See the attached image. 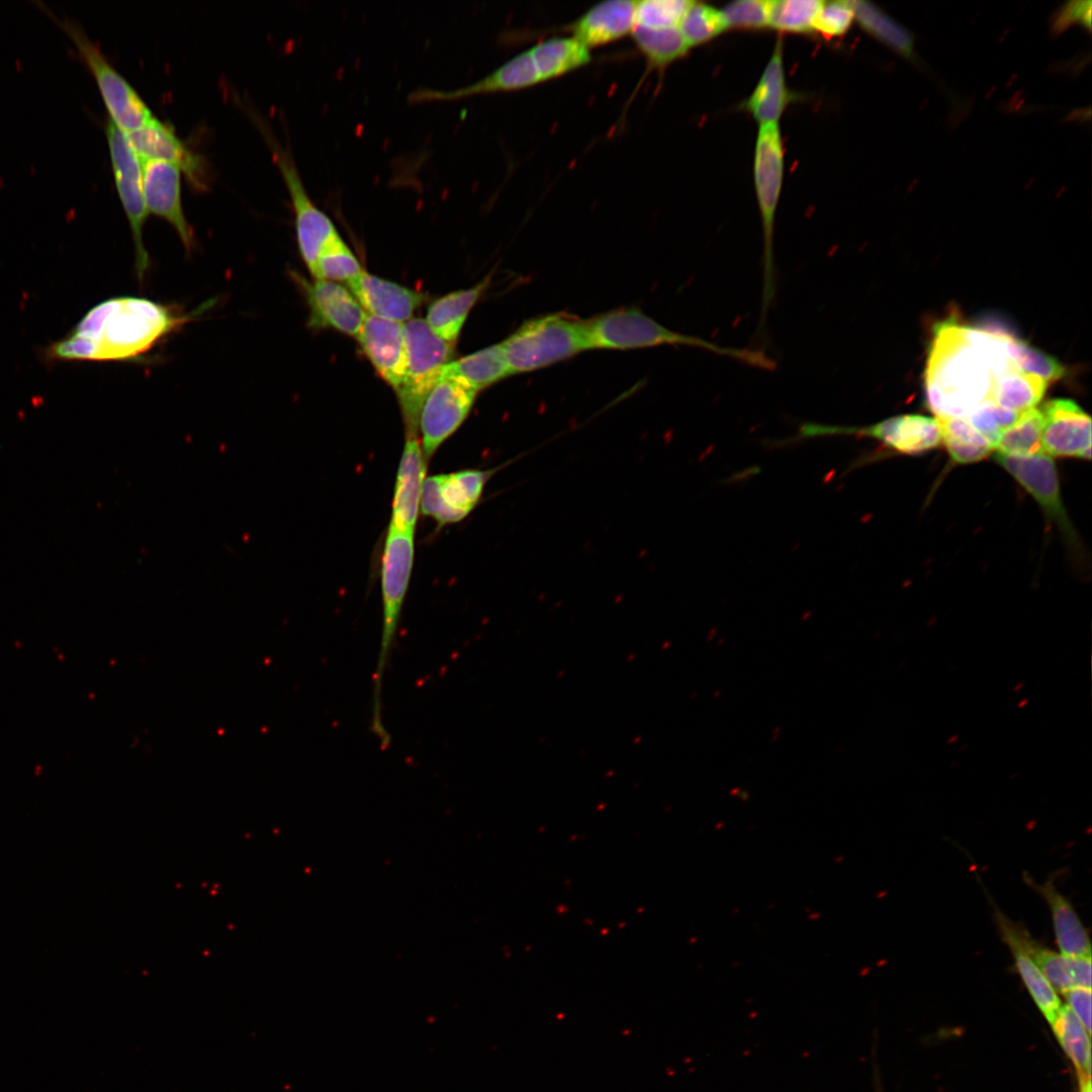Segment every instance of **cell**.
Instances as JSON below:
<instances>
[{
  "instance_id": "39",
  "label": "cell",
  "mask_w": 1092,
  "mask_h": 1092,
  "mask_svg": "<svg viewBox=\"0 0 1092 1092\" xmlns=\"http://www.w3.org/2000/svg\"><path fill=\"white\" fill-rule=\"evenodd\" d=\"M1021 942L1035 965L1057 991L1062 993L1075 987L1071 975L1069 957L1058 953L1034 940L1022 927Z\"/></svg>"
},
{
  "instance_id": "10",
  "label": "cell",
  "mask_w": 1092,
  "mask_h": 1092,
  "mask_svg": "<svg viewBox=\"0 0 1092 1092\" xmlns=\"http://www.w3.org/2000/svg\"><path fill=\"white\" fill-rule=\"evenodd\" d=\"M833 436L873 438L903 454L922 453L935 448L941 442L935 419L920 415H902L863 427L803 423L794 437L775 441L774 444L788 445Z\"/></svg>"
},
{
  "instance_id": "37",
  "label": "cell",
  "mask_w": 1092,
  "mask_h": 1092,
  "mask_svg": "<svg viewBox=\"0 0 1092 1092\" xmlns=\"http://www.w3.org/2000/svg\"><path fill=\"white\" fill-rule=\"evenodd\" d=\"M678 28L689 47L692 48L716 37L727 28V24L719 9L692 1Z\"/></svg>"
},
{
  "instance_id": "22",
  "label": "cell",
  "mask_w": 1092,
  "mask_h": 1092,
  "mask_svg": "<svg viewBox=\"0 0 1092 1092\" xmlns=\"http://www.w3.org/2000/svg\"><path fill=\"white\" fill-rule=\"evenodd\" d=\"M634 0L600 2L568 27L572 37L588 50L609 44L631 33L635 24Z\"/></svg>"
},
{
  "instance_id": "48",
  "label": "cell",
  "mask_w": 1092,
  "mask_h": 1092,
  "mask_svg": "<svg viewBox=\"0 0 1092 1092\" xmlns=\"http://www.w3.org/2000/svg\"><path fill=\"white\" fill-rule=\"evenodd\" d=\"M1080 1092H1092L1091 1090V1078L1089 1076L1079 1077Z\"/></svg>"
},
{
  "instance_id": "16",
  "label": "cell",
  "mask_w": 1092,
  "mask_h": 1092,
  "mask_svg": "<svg viewBox=\"0 0 1092 1092\" xmlns=\"http://www.w3.org/2000/svg\"><path fill=\"white\" fill-rule=\"evenodd\" d=\"M994 458L1035 498L1068 540L1076 543V534L1061 497L1057 468L1051 457L1044 453L1012 456L996 452Z\"/></svg>"
},
{
  "instance_id": "1",
  "label": "cell",
  "mask_w": 1092,
  "mask_h": 1092,
  "mask_svg": "<svg viewBox=\"0 0 1092 1092\" xmlns=\"http://www.w3.org/2000/svg\"><path fill=\"white\" fill-rule=\"evenodd\" d=\"M934 332L924 378L927 405L936 418L966 417L990 399L997 377L1017 368L1007 352L1008 332L954 321L938 324Z\"/></svg>"
},
{
  "instance_id": "44",
  "label": "cell",
  "mask_w": 1092,
  "mask_h": 1092,
  "mask_svg": "<svg viewBox=\"0 0 1092 1092\" xmlns=\"http://www.w3.org/2000/svg\"><path fill=\"white\" fill-rule=\"evenodd\" d=\"M854 19L851 1H829L822 5L814 20L813 30L826 37L840 36Z\"/></svg>"
},
{
  "instance_id": "31",
  "label": "cell",
  "mask_w": 1092,
  "mask_h": 1092,
  "mask_svg": "<svg viewBox=\"0 0 1092 1092\" xmlns=\"http://www.w3.org/2000/svg\"><path fill=\"white\" fill-rule=\"evenodd\" d=\"M941 442L951 459L966 464L985 459L993 450L990 442L982 436L966 418H936Z\"/></svg>"
},
{
  "instance_id": "33",
  "label": "cell",
  "mask_w": 1092,
  "mask_h": 1092,
  "mask_svg": "<svg viewBox=\"0 0 1092 1092\" xmlns=\"http://www.w3.org/2000/svg\"><path fill=\"white\" fill-rule=\"evenodd\" d=\"M631 34L649 67L662 70L691 49L678 27L645 28L634 25Z\"/></svg>"
},
{
  "instance_id": "45",
  "label": "cell",
  "mask_w": 1092,
  "mask_h": 1092,
  "mask_svg": "<svg viewBox=\"0 0 1092 1092\" xmlns=\"http://www.w3.org/2000/svg\"><path fill=\"white\" fill-rule=\"evenodd\" d=\"M1091 9L1092 2L1090 0H1073L1067 2L1059 8L1053 16L1051 25L1053 33H1061L1076 22H1079L1087 29H1090Z\"/></svg>"
},
{
  "instance_id": "34",
  "label": "cell",
  "mask_w": 1092,
  "mask_h": 1092,
  "mask_svg": "<svg viewBox=\"0 0 1092 1092\" xmlns=\"http://www.w3.org/2000/svg\"><path fill=\"white\" fill-rule=\"evenodd\" d=\"M1042 416L1035 407L1020 414L1018 419L1000 436L995 449L998 453L1012 456L1042 454Z\"/></svg>"
},
{
  "instance_id": "7",
  "label": "cell",
  "mask_w": 1092,
  "mask_h": 1092,
  "mask_svg": "<svg viewBox=\"0 0 1092 1092\" xmlns=\"http://www.w3.org/2000/svg\"><path fill=\"white\" fill-rule=\"evenodd\" d=\"M403 334L407 369L405 381L396 394L406 436L418 437L421 406L439 380L443 366L452 360L454 344L437 336L424 318L416 317L405 322Z\"/></svg>"
},
{
  "instance_id": "13",
  "label": "cell",
  "mask_w": 1092,
  "mask_h": 1092,
  "mask_svg": "<svg viewBox=\"0 0 1092 1092\" xmlns=\"http://www.w3.org/2000/svg\"><path fill=\"white\" fill-rule=\"evenodd\" d=\"M491 473L466 469L425 478L420 510L439 526L464 519L477 505Z\"/></svg>"
},
{
  "instance_id": "3",
  "label": "cell",
  "mask_w": 1092,
  "mask_h": 1092,
  "mask_svg": "<svg viewBox=\"0 0 1092 1092\" xmlns=\"http://www.w3.org/2000/svg\"><path fill=\"white\" fill-rule=\"evenodd\" d=\"M588 349H634L659 345L700 348L745 363L774 370L777 363L763 351L719 346L703 338L671 331L636 308H620L585 321Z\"/></svg>"
},
{
  "instance_id": "8",
  "label": "cell",
  "mask_w": 1092,
  "mask_h": 1092,
  "mask_svg": "<svg viewBox=\"0 0 1092 1092\" xmlns=\"http://www.w3.org/2000/svg\"><path fill=\"white\" fill-rule=\"evenodd\" d=\"M47 13L62 27L75 43L77 51L93 74L110 120L124 132L144 125L154 115L131 84L114 68L97 42L74 19L57 17L49 8Z\"/></svg>"
},
{
  "instance_id": "42",
  "label": "cell",
  "mask_w": 1092,
  "mask_h": 1092,
  "mask_svg": "<svg viewBox=\"0 0 1092 1092\" xmlns=\"http://www.w3.org/2000/svg\"><path fill=\"white\" fill-rule=\"evenodd\" d=\"M1019 416V413L1002 407L989 399L981 403L964 418H966L995 449L1001 434L1010 427Z\"/></svg>"
},
{
  "instance_id": "26",
  "label": "cell",
  "mask_w": 1092,
  "mask_h": 1092,
  "mask_svg": "<svg viewBox=\"0 0 1092 1092\" xmlns=\"http://www.w3.org/2000/svg\"><path fill=\"white\" fill-rule=\"evenodd\" d=\"M782 41L778 39L771 57L752 94L743 107L761 124L778 123L792 94L786 85Z\"/></svg>"
},
{
  "instance_id": "46",
  "label": "cell",
  "mask_w": 1092,
  "mask_h": 1092,
  "mask_svg": "<svg viewBox=\"0 0 1092 1092\" xmlns=\"http://www.w3.org/2000/svg\"><path fill=\"white\" fill-rule=\"evenodd\" d=\"M1063 994L1069 1008L1091 1034V988L1073 987Z\"/></svg>"
},
{
  "instance_id": "24",
  "label": "cell",
  "mask_w": 1092,
  "mask_h": 1092,
  "mask_svg": "<svg viewBox=\"0 0 1092 1092\" xmlns=\"http://www.w3.org/2000/svg\"><path fill=\"white\" fill-rule=\"evenodd\" d=\"M994 915L1000 935L1012 953L1018 974L1033 1001L1052 1025L1062 1007L1057 991L1025 950L1021 942L1022 927L998 909L995 910Z\"/></svg>"
},
{
  "instance_id": "30",
  "label": "cell",
  "mask_w": 1092,
  "mask_h": 1092,
  "mask_svg": "<svg viewBox=\"0 0 1092 1092\" xmlns=\"http://www.w3.org/2000/svg\"><path fill=\"white\" fill-rule=\"evenodd\" d=\"M1048 382L1039 376L1012 369L994 382L990 399L1005 408L1023 413L1037 404L1046 389Z\"/></svg>"
},
{
  "instance_id": "29",
  "label": "cell",
  "mask_w": 1092,
  "mask_h": 1092,
  "mask_svg": "<svg viewBox=\"0 0 1092 1092\" xmlns=\"http://www.w3.org/2000/svg\"><path fill=\"white\" fill-rule=\"evenodd\" d=\"M541 82L559 78L592 61L587 48L574 37H552L529 49Z\"/></svg>"
},
{
  "instance_id": "6",
  "label": "cell",
  "mask_w": 1092,
  "mask_h": 1092,
  "mask_svg": "<svg viewBox=\"0 0 1092 1092\" xmlns=\"http://www.w3.org/2000/svg\"><path fill=\"white\" fill-rule=\"evenodd\" d=\"M502 345L511 374L536 370L588 349L585 321L567 313L538 316Z\"/></svg>"
},
{
  "instance_id": "20",
  "label": "cell",
  "mask_w": 1092,
  "mask_h": 1092,
  "mask_svg": "<svg viewBox=\"0 0 1092 1092\" xmlns=\"http://www.w3.org/2000/svg\"><path fill=\"white\" fill-rule=\"evenodd\" d=\"M538 83H541V80L528 50L514 56L475 82L447 90L418 88L408 93L407 100L412 103L448 101L473 95L522 90Z\"/></svg>"
},
{
  "instance_id": "43",
  "label": "cell",
  "mask_w": 1092,
  "mask_h": 1092,
  "mask_svg": "<svg viewBox=\"0 0 1092 1092\" xmlns=\"http://www.w3.org/2000/svg\"><path fill=\"white\" fill-rule=\"evenodd\" d=\"M771 1L738 0L721 10L727 27L761 29L769 26Z\"/></svg>"
},
{
  "instance_id": "17",
  "label": "cell",
  "mask_w": 1092,
  "mask_h": 1092,
  "mask_svg": "<svg viewBox=\"0 0 1092 1092\" xmlns=\"http://www.w3.org/2000/svg\"><path fill=\"white\" fill-rule=\"evenodd\" d=\"M143 191L148 212L166 219L178 234L187 253L193 251L195 237L181 198V170L158 159H141Z\"/></svg>"
},
{
  "instance_id": "19",
  "label": "cell",
  "mask_w": 1092,
  "mask_h": 1092,
  "mask_svg": "<svg viewBox=\"0 0 1092 1092\" xmlns=\"http://www.w3.org/2000/svg\"><path fill=\"white\" fill-rule=\"evenodd\" d=\"M357 340L381 379L397 392L407 369L403 324L366 314Z\"/></svg>"
},
{
  "instance_id": "5",
  "label": "cell",
  "mask_w": 1092,
  "mask_h": 1092,
  "mask_svg": "<svg viewBox=\"0 0 1092 1092\" xmlns=\"http://www.w3.org/2000/svg\"><path fill=\"white\" fill-rule=\"evenodd\" d=\"M754 185L762 225L763 283L758 330L763 333L769 306L777 294L774 254L775 217L784 178V148L778 123L761 124L753 162Z\"/></svg>"
},
{
  "instance_id": "14",
  "label": "cell",
  "mask_w": 1092,
  "mask_h": 1092,
  "mask_svg": "<svg viewBox=\"0 0 1092 1092\" xmlns=\"http://www.w3.org/2000/svg\"><path fill=\"white\" fill-rule=\"evenodd\" d=\"M125 133L141 159L164 160L178 166L197 190L209 186L207 161L178 138L169 122L153 116L141 127Z\"/></svg>"
},
{
  "instance_id": "38",
  "label": "cell",
  "mask_w": 1092,
  "mask_h": 1092,
  "mask_svg": "<svg viewBox=\"0 0 1092 1092\" xmlns=\"http://www.w3.org/2000/svg\"><path fill=\"white\" fill-rule=\"evenodd\" d=\"M822 2L819 0L771 1L769 26L784 32H810L813 30L814 20Z\"/></svg>"
},
{
  "instance_id": "21",
  "label": "cell",
  "mask_w": 1092,
  "mask_h": 1092,
  "mask_svg": "<svg viewBox=\"0 0 1092 1092\" xmlns=\"http://www.w3.org/2000/svg\"><path fill=\"white\" fill-rule=\"evenodd\" d=\"M347 284L367 314L392 322H407L424 301L422 292L365 270Z\"/></svg>"
},
{
  "instance_id": "35",
  "label": "cell",
  "mask_w": 1092,
  "mask_h": 1092,
  "mask_svg": "<svg viewBox=\"0 0 1092 1092\" xmlns=\"http://www.w3.org/2000/svg\"><path fill=\"white\" fill-rule=\"evenodd\" d=\"M1052 1027L1060 1044L1077 1069L1078 1076L1090 1077V1034L1068 1005L1061 1007Z\"/></svg>"
},
{
  "instance_id": "15",
  "label": "cell",
  "mask_w": 1092,
  "mask_h": 1092,
  "mask_svg": "<svg viewBox=\"0 0 1092 1092\" xmlns=\"http://www.w3.org/2000/svg\"><path fill=\"white\" fill-rule=\"evenodd\" d=\"M291 275L304 293L309 308L308 327L332 329L358 338L367 313L347 287L324 279L308 281L297 273Z\"/></svg>"
},
{
  "instance_id": "12",
  "label": "cell",
  "mask_w": 1092,
  "mask_h": 1092,
  "mask_svg": "<svg viewBox=\"0 0 1092 1092\" xmlns=\"http://www.w3.org/2000/svg\"><path fill=\"white\" fill-rule=\"evenodd\" d=\"M476 393L442 377L429 391L418 419V437L426 462L468 417Z\"/></svg>"
},
{
  "instance_id": "28",
  "label": "cell",
  "mask_w": 1092,
  "mask_h": 1092,
  "mask_svg": "<svg viewBox=\"0 0 1092 1092\" xmlns=\"http://www.w3.org/2000/svg\"><path fill=\"white\" fill-rule=\"evenodd\" d=\"M489 280L490 276H487L470 288L453 291L434 300L428 307L425 320L431 330L444 341L455 344L470 310Z\"/></svg>"
},
{
  "instance_id": "4",
  "label": "cell",
  "mask_w": 1092,
  "mask_h": 1092,
  "mask_svg": "<svg viewBox=\"0 0 1092 1092\" xmlns=\"http://www.w3.org/2000/svg\"><path fill=\"white\" fill-rule=\"evenodd\" d=\"M414 531L389 525L381 562L382 631L376 668L372 677L371 730L381 747L390 736L382 722V680L394 648L401 610L414 563Z\"/></svg>"
},
{
  "instance_id": "40",
  "label": "cell",
  "mask_w": 1092,
  "mask_h": 1092,
  "mask_svg": "<svg viewBox=\"0 0 1092 1092\" xmlns=\"http://www.w3.org/2000/svg\"><path fill=\"white\" fill-rule=\"evenodd\" d=\"M1007 352L1020 371L1039 376L1046 382L1066 375V368L1057 359L1030 347L1011 334L1007 339Z\"/></svg>"
},
{
  "instance_id": "2",
  "label": "cell",
  "mask_w": 1092,
  "mask_h": 1092,
  "mask_svg": "<svg viewBox=\"0 0 1092 1092\" xmlns=\"http://www.w3.org/2000/svg\"><path fill=\"white\" fill-rule=\"evenodd\" d=\"M177 307L140 297H116L93 307L50 355L73 360H132L187 323Z\"/></svg>"
},
{
  "instance_id": "27",
  "label": "cell",
  "mask_w": 1092,
  "mask_h": 1092,
  "mask_svg": "<svg viewBox=\"0 0 1092 1092\" xmlns=\"http://www.w3.org/2000/svg\"><path fill=\"white\" fill-rule=\"evenodd\" d=\"M511 375L502 343L451 360L440 377L449 378L476 392Z\"/></svg>"
},
{
  "instance_id": "47",
  "label": "cell",
  "mask_w": 1092,
  "mask_h": 1092,
  "mask_svg": "<svg viewBox=\"0 0 1092 1092\" xmlns=\"http://www.w3.org/2000/svg\"><path fill=\"white\" fill-rule=\"evenodd\" d=\"M1075 987L1091 988V957H1069Z\"/></svg>"
},
{
  "instance_id": "32",
  "label": "cell",
  "mask_w": 1092,
  "mask_h": 1092,
  "mask_svg": "<svg viewBox=\"0 0 1092 1092\" xmlns=\"http://www.w3.org/2000/svg\"><path fill=\"white\" fill-rule=\"evenodd\" d=\"M851 5L854 17L868 32L908 60L914 63L919 61L915 54L914 36L907 28L870 2L851 1Z\"/></svg>"
},
{
  "instance_id": "41",
  "label": "cell",
  "mask_w": 1092,
  "mask_h": 1092,
  "mask_svg": "<svg viewBox=\"0 0 1092 1092\" xmlns=\"http://www.w3.org/2000/svg\"><path fill=\"white\" fill-rule=\"evenodd\" d=\"M691 3L686 0L637 1L634 25L652 29L678 27Z\"/></svg>"
},
{
  "instance_id": "23",
  "label": "cell",
  "mask_w": 1092,
  "mask_h": 1092,
  "mask_svg": "<svg viewBox=\"0 0 1092 1092\" xmlns=\"http://www.w3.org/2000/svg\"><path fill=\"white\" fill-rule=\"evenodd\" d=\"M426 468L419 438L406 436L396 475L389 525L401 530H415Z\"/></svg>"
},
{
  "instance_id": "18",
  "label": "cell",
  "mask_w": 1092,
  "mask_h": 1092,
  "mask_svg": "<svg viewBox=\"0 0 1092 1092\" xmlns=\"http://www.w3.org/2000/svg\"><path fill=\"white\" fill-rule=\"evenodd\" d=\"M1040 413L1044 452L1056 457L1091 458V419L1075 401L1050 399Z\"/></svg>"
},
{
  "instance_id": "36",
  "label": "cell",
  "mask_w": 1092,
  "mask_h": 1092,
  "mask_svg": "<svg viewBox=\"0 0 1092 1092\" xmlns=\"http://www.w3.org/2000/svg\"><path fill=\"white\" fill-rule=\"evenodd\" d=\"M364 270L357 257L340 234L333 237L322 249L315 263L313 277L334 282H349Z\"/></svg>"
},
{
  "instance_id": "9",
  "label": "cell",
  "mask_w": 1092,
  "mask_h": 1092,
  "mask_svg": "<svg viewBox=\"0 0 1092 1092\" xmlns=\"http://www.w3.org/2000/svg\"><path fill=\"white\" fill-rule=\"evenodd\" d=\"M255 121L271 149L288 189L294 212L298 250L301 259L313 276L318 254L339 232L331 217L309 196L289 147H284L274 136L268 124L258 115Z\"/></svg>"
},
{
  "instance_id": "25",
  "label": "cell",
  "mask_w": 1092,
  "mask_h": 1092,
  "mask_svg": "<svg viewBox=\"0 0 1092 1092\" xmlns=\"http://www.w3.org/2000/svg\"><path fill=\"white\" fill-rule=\"evenodd\" d=\"M1025 881L1046 901L1054 924L1056 940L1063 956L1091 957L1089 935L1070 901L1058 891L1053 881L1037 884L1025 876Z\"/></svg>"
},
{
  "instance_id": "11",
  "label": "cell",
  "mask_w": 1092,
  "mask_h": 1092,
  "mask_svg": "<svg viewBox=\"0 0 1092 1092\" xmlns=\"http://www.w3.org/2000/svg\"><path fill=\"white\" fill-rule=\"evenodd\" d=\"M105 133L116 190L129 222L135 253V272L142 282L149 268L143 230L148 217L143 191L142 162L126 133L107 119Z\"/></svg>"
}]
</instances>
